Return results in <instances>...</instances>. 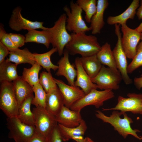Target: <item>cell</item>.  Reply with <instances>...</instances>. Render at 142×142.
I'll use <instances>...</instances> for the list:
<instances>
[{
	"mask_svg": "<svg viewBox=\"0 0 142 142\" xmlns=\"http://www.w3.org/2000/svg\"><path fill=\"white\" fill-rule=\"evenodd\" d=\"M9 54V58L6 59L18 65L28 63L32 65L36 62L34 54L32 53L27 48L23 49L18 48L13 51L10 52Z\"/></svg>",
	"mask_w": 142,
	"mask_h": 142,
	"instance_id": "cell-23",
	"label": "cell"
},
{
	"mask_svg": "<svg viewBox=\"0 0 142 142\" xmlns=\"http://www.w3.org/2000/svg\"><path fill=\"white\" fill-rule=\"evenodd\" d=\"M57 52V49L53 48L50 50L45 53H34L36 62L48 72H50L51 69L54 71L57 70L58 65L53 64L50 60L51 56Z\"/></svg>",
	"mask_w": 142,
	"mask_h": 142,
	"instance_id": "cell-29",
	"label": "cell"
},
{
	"mask_svg": "<svg viewBox=\"0 0 142 142\" xmlns=\"http://www.w3.org/2000/svg\"><path fill=\"white\" fill-rule=\"evenodd\" d=\"M141 41H142V33H141Z\"/></svg>",
	"mask_w": 142,
	"mask_h": 142,
	"instance_id": "cell-44",
	"label": "cell"
},
{
	"mask_svg": "<svg viewBox=\"0 0 142 142\" xmlns=\"http://www.w3.org/2000/svg\"><path fill=\"white\" fill-rule=\"evenodd\" d=\"M39 83L47 93L58 87L51 72L42 71L41 72L39 78Z\"/></svg>",
	"mask_w": 142,
	"mask_h": 142,
	"instance_id": "cell-33",
	"label": "cell"
},
{
	"mask_svg": "<svg viewBox=\"0 0 142 142\" xmlns=\"http://www.w3.org/2000/svg\"><path fill=\"white\" fill-rule=\"evenodd\" d=\"M58 126L62 137L65 141L72 139L76 142H85V138L84 136L87 126L83 119L79 125L75 127L67 128L58 124Z\"/></svg>",
	"mask_w": 142,
	"mask_h": 142,
	"instance_id": "cell-18",
	"label": "cell"
},
{
	"mask_svg": "<svg viewBox=\"0 0 142 142\" xmlns=\"http://www.w3.org/2000/svg\"><path fill=\"white\" fill-rule=\"evenodd\" d=\"M35 95L32 104L35 106H40L45 108L47 93L39 83L32 87Z\"/></svg>",
	"mask_w": 142,
	"mask_h": 142,
	"instance_id": "cell-32",
	"label": "cell"
},
{
	"mask_svg": "<svg viewBox=\"0 0 142 142\" xmlns=\"http://www.w3.org/2000/svg\"><path fill=\"white\" fill-rule=\"evenodd\" d=\"M76 3L85 12L86 21L90 22L92 18L95 13L97 9L96 0H77Z\"/></svg>",
	"mask_w": 142,
	"mask_h": 142,
	"instance_id": "cell-31",
	"label": "cell"
},
{
	"mask_svg": "<svg viewBox=\"0 0 142 142\" xmlns=\"http://www.w3.org/2000/svg\"><path fill=\"white\" fill-rule=\"evenodd\" d=\"M22 8L20 6L15 7L13 10L9 22V25L12 30L18 32L22 30L41 29L47 30L48 28L43 26L44 22L32 21L23 17L21 14Z\"/></svg>",
	"mask_w": 142,
	"mask_h": 142,
	"instance_id": "cell-13",
	"label": "cell"
},
{
	"mask_svg": "<svg viewBox=\"0 0 142 142\" xmlns=\"http://www.w3.org/2000/svg\"><path fill=\"white\" fill-rule=\"evenodd\" d=\"M136 14L139 20L142 19V0L140 1V5L137 9Z\"/></svg>",
	"mask_w": 142,
	"mask_h": 142,
	"instance_id": "cell-41",
	"label": "cell"
},
{
	"mask_svg": "<svg viewBox=\"0 0 142 142\" xmlns=\"http://www.w3.org/2000/svg\"><path fill=\"white\" fill-rule=\"evenodd\" d=\"M67 18L65 13L62 14L53 26L48 28L51 35V44L53 48L57 49L59 56L63 54L64 48L71 38V34L68 33L66 28Z\"/></svg>",
	"mask_w": 142,
	"mask_h": 142,
	"instance_id": "cell-4",
	"label": "cell"
},
{
	"mask_svg": "<svg viewBox=\"0 0 142 142\" xmlns=\"http://www.w3.org/2000/svg\"><path fill=\"white\" fill-rule=\"evenodd\" d=\"M14 92L19 107L27 99L33 95V88L21 76L13 82Z\"/></svg>",
	"mask_w": 142,
	"mask_h": 142,
	"instance_id": "cell-22",
	"label": "cell"
},
{
	"mask_svg": "<svg viewBox=\"0 0 142 142\" xmlns=\"http://www.w3.org/2000/svg\"><path fill=\"white\" fill-rule=\"evenodd\" d=\"M85 142H95L89 137H86L85 138Z\"/></svg>",
	"mask_w": 142,
	"mask_h": 142,
	"instance_id": "cell-43",
	"label": "cell"
},
{
	"mask_svg": "<svg viewBox=\"0 0 142 142\" xmlns=\"http://www.w3.org/2000/svg\"><path fill=\"white\" fill-rule=\"evenodd\" d=\"M96 117L102 120L103 122L110 124L124 139L129 135H131L136 138L141 140L137 134L140 131L138 129H133L131 124L133 123L132 119L129 117L126 113L113 110L112 114L109 116L105 115L99 110L96 111Z\"/></svg>",
	"mask_w": 142,
	"mask_h": 142,
	"instance_id": "cell-2",
	"label": "cell"
},
{
	"mask_svg": "<svg viewBox=\"0 0 142 142\" xmlns=\"http://www.w3.org/2000/svg\"><path fill=\"white\" fill-rule=\"evenodd\" d=\"M9 34L12 41L18 48L24 45L26 43L25 36L19 34L10 33Z\"/></svg>",
	"mask_w": 142,
	"mask_h": 142,
	"instance_id": "cell-36",
	"label": "cell"
},
{
	"mask_svg": "<svg viewBox=\"0 0 142 142\" xmlns=\"http://www.w3.org/2000/svg\"><path fill=\"white\" fill-rule=\"evenodd\" d=\"M142 67V41L138 44L135 56L130 63L128 65L127 72L131 74L140 67ZM142 76V74L141 75Z\"/></svg>",
	"mask_w": 142,
	"mask_h": 142,
	"instance_id": "cell-34",
	"label": "cell"
},
{
	"mask_svg": "<svg viewBox=\"0 0 142 142\" xmlns=\"http://www.w3.org/2000/svg\"><path fill=\"white\" fill-rule=\"evenodd\" d=\"M114 97L112 90H105L99 91L97 89L91 90L74 104L70 109L72 110L80 111L84 107L93 105L98 108L102 106L104 102Z\"/></svg>",
	"mask_w": 142,
	"mask_h": 142,
	"instance_id": "cell-8",
	"label": "cell"
},
{
	"mask_svg": "<svg viewBox=\"0 0 142 142\" xmlns=\"http://www.w3.org/2000/svg\"><path fill=\"white\" fill-rule=\"evenodd\" d=\"M58 123L65 127L73 128L79 125L83 119L80 111L71 110L64 105L55 116Z\"/></svg>",
	"mask_w": 142,
	"mask_h": 142,
	"instance_id": "cell-16",
	"label": "cell"
},
{
	"mask_svg": "<svg viewBox=\"0 0 142 142\" xmlns=\"http://www.w3.org/2000/svg\"><path fill=\"white\" fill-rule=\"evenodd\" d=\"M97 55L102 64L107 65L109 68L115 71H119L110 45L108 42H106L102 46L101 50Z\"/></svg>",
	"mask_w": 142,
	"mask_h": 142,
	"instance_id": "cell-28",
	"label": "cell"
},
{
	"mask_svg": "<svg viewBox=\"0 0 142 142\" xmlns=\"http://www.w3.org/2000/svg\"><path fill=\"white\" fill-rule=\"evenodd\" d=\"M74 65L77 70V79L75 81V86L80 88L85 94L93 89H98L97 86L93 82L91 78L83 68L79 57H77L75 59Z\"/></svg>",
	"mask_w": 142,
	"mask_h": 142,
	"instance_id": "cell-17",
	"label": "cell"
},
{
	"mask_svg": "<svg viewBox=\"0 0 142 142\" xmlns=\"http://www.w3.org/2000/svg\"><path fill=\"white\" fill-rule=\"evenodd\" d=\"M115 32L117 36V40L113 51L117 68L121 75L122 79L126 85L131 84L132 81L127 72L128 67L127 56L122 46L121 40V33L120 25H115Z\"/></svg>",
	"mask_w": 142,
	"mask_h": 142,
	"instance_id": "cell-10",
	"label": "cell"
},
{
	"mask_svg": "<svg viewBox=\"0 0 142 142\" xmlns=\"http://www.w3.org/2000/svg\"><path fill=\"white\" fill-rule=\"evenodd\" d=\"M0 89V109L7 117L17 116L19 106L13 82H1Z\"/></svg>",
	"mask_w": 142,
	"mask_h": 142,
	"instance_id": "cell-3",
	"label": "cell"
},
{
	"mask_svg": "<svg viewBox=\"0 0 142 142\" xmlns=\"http://www.w3.org/2000/svg\"><path fill=\"white\" fill-rule=\"evenodd\" d=\"M54 79L63 97L64 105L67 108H70L85 95L78 87L67 85L61 80Z\"/></svg>",
	"mask_w": 142,
	"mask_h": 142,
	"instance_id": "cell-14",
	"label": "cell"
},
{
	"mask_svg": "<svg viewBox=\"0 0 142 142\" xmlns=\"http://www.w3.org/2000/svg\"><path fill=\"white\" fill-rule=\"evenodd\" d=\"M28 142H48V139L36 133Z\"/></svg>",
	"mask_w": 142,
	"mask_h": 142,
	"instance_id": "cell-39",
	"label": "cell"
},
{
	"mask_svg": "<svg viewBox=\"0 0 142 142\" xmlns=\"http://www.w3.org/2000/svg\"><path fill=\"white\" fill-rule=\"evenodd\" d=\"M134 83L136 87L140 90L142 88V77L135 78L134 79Z\"/></svg>",
	"mask_w": 142,
	"mask_h": 142,
	"instance_id": "cell-40",
	"label": "cell"
},
{
	"mask_svg": "<svg viewBox=\"0 0 142 142\" xmlns=\"http://www.w3.org/2000/svg\"><path fill=\"white\" fill-rule=\"evenodd\" d=\"M6 125L9 130L8 137L15 142H28L36 133L35 126L22 122L17 116L7 117Z\"/></svg>",
	"mask_w": 142,
	"mask_h": 142,
	"instance_id": "cell-5",
	"label": "cell"
},
{
	"mask_svg": "<svg viewBox=\"0 0 142 142\" xmlns=\"http://www.w3.org/2000/svg\"><path fill=\"white\" fill-rule=\"evenodd\" d=\"M121 26L122 46L127 58L132 59L136 55L137 47L141 40V33L135 29L130 28L126 24Z\"/></svg>",
	"mask_w": 142,
	"mask_h": 142,
	"instance_id": "cell-12",
	"label": "cell"
},
{
	"mask_svg": "<svg viewBox=\"0 0 142 142\" xmlns=\"http://www.w3.org/2000/svg\"><path fill=\"white\" fill-rule=\"evenodd\" d=\"M18 65L7 59L0 64V81L12 82L19 77L17 73Z\"/></svg>",
	"mask_w": 142,
	"mask_h": 142,
	"instance_id": "cell-27",
	"label": "cell"
},
{
	"mask_svg": "<svg viewBox=\"0 0 142 142\" xmlns=\"http://www.w3.org/2000/svg\"><path fill=\"white\" fill-rule=\"evenodd\" d=\"M25 43L35 42L44 44L48 48L52 40L50 33L48 29L38 31L36 29L28 31L25 35Z\"/></svg>",
	"mask_w": 142,
	"mask_h": 142,
	"instance_id": "cell-25",
	"label": "cell"
},
{
	"mask_svg": "<svg viewBox=\"0 0 142 142\" xmlns=\"http://www.w3.org/2000/svg\"><path fill=\"white\" fill-rule=\"evenodd\" d=\"M135 29L139 32L140 33H142V22Z\"/></svg>",
	"mask_w": 142,
	"mask_h": 142,
	"instance_id": "cell-42",
	"label": "cell"
},
{
	"mask_svg": "<svg viewBox=\"0 0 142 142\" xmlns=\"http://www.w3.org/2000/svg\"><path fill=\"white\" fill-rule=\"evenodd\" d=\"M48 142H67L62 137L58 125L53 129L48 139Z\"/></svg>",
	"mask_w": 142,
	"mask_h": 142,
	"instance_id": "cell-37",
	"label": "cell"
},
{
	"mask_svg": "<svg viewBox=\"0 0 142 142\" xmlns=\"http://www.w3.org/2000/svg\"><path fill=\"white\" fill-rule=\"evenodd\" d=\"M140 137L141 139V140H142V136H140Z\"/></svg>",
	"mask_w": 142,
	"mask_h": 142,
	"instance_id": "cell-45",
	"label": "cell"
},
{
	"mask_svg": "<svg viewBox=\"0 0 142 142\" xmlns=\"http://www.w3.org/2000/svg\"><path fill=\"white\" fill-rule=\"evenodd\" d=\"M128 98L119 96L118 103L114 108L105 109L103 110H120L123 113L131 112L134 114L142 115V93H129Z\"/></svg>",
	"mask_w": 142,
	"mask_h": 142,
	"instance_id": "cell-11",
	"label": "cell"
},
{
	"mask_svg": "<svg viewBox=\"0 0 142 142\" xmlns=\"http://www.w3.org/2000/svg\"><path fill=\"white\" fill-rule=\"evenodd\" d=\"M42 67L36 62L30 68H24L21 77L23 79L32 87L39 83L38 74Z\"/></svg>",
	"mask_w": 142,
	"mask_h": 142,
	"instance_id": "cell-30",
	"label": "cell"
},
{
	"mask_svg": "<svg viewBox=\"0 0 142 142\" xmlns=\"http://www.w3.org/2000/svg\"><path fill=\"white\" fill-rule=\"evenodd\" d=\"M71 35V39L65 47L70 54L89 56L97 55L101 49L102 46L94 35H87L85 32L72 33Z\"/></svg>",
	"mask_w": 142,
	"mask_h": 142,
	"instance_id": "cell-1",
	"label": "cell"
},
{
	"mask_svg": "<svg viewBox=\"0 0 142 142\" xmlns=\"http://www.w3.org/2000/svg\"><path fill=\"white\" fill-rule=\"evenodd\" d=\"M108 0H98L97 9L95 13L93 15L90 21L92 33L95 35L100 33L101 31L105 25L104 14L109 5Z\"/></svg>",
	"mask_w": 142,
	"mask_h": 142,
	"instance_id": "cell-19",
	"label": "cell"
},
{
	"mask_svg": "<svg viewBox=\"0 0 142 142\" xmlns=\"http://www.w3.org/2000/svg\"><path fill=\"white\" fill-rule=\"evenodd\" d=\"M79 59L83 68L91 79L95 77L102 66L97 55L81 57Z\"/></svg>",
	"mask_w": 142,
	"mask_h": 142,
	"instance_id": "cell-26",
	"label": "cell"
},
{
	"mask_svg": "<svg viewBox=\"0 0 142 142\" xmlns=\"http://www.w3.org/2000/svg\"><path fill=\"white\" fill-rule=\"evenodd\" d=\"M64 105L63 99L58 87L47 93L45 109L56 116Z\"/></svg>",
	"mask_w": 142,
	"mask_h": 142,
	"instance_id": "cell-20",
	"label": "cell"
},
{
	"mask_svg": "<svg viewBox=\"0 0 142 142\" xmlns=\"http://www.w3.org/2000/svg\"><path fill=\"white\" fill-rule=\"evenodd\" d=\"M32 95L25 100L19 107L17 116L23 123L27 125L35 126V119L33 113L31 110Z\"/></svg>",
	"mask_w": 142,
	"mask_h": 142,
	"instance_id": "cell-24",
	"label": "cell"
},
{
	"mask_svg": "<svg viewBox=\"0 0 142 142\" xmlns=\"http://www.w3.org/2000/svg\"><path fill=\"white\" fill-rule=\"evenodd\" d=\"M0 42L9 51H13L18 48L11 40L9 33H7L2 25L0 26Z\"/></svg>",
	"mask_w": 142,
	"mask_h": 142,
	"instance_id": "cell-35",
	"label": "cell"
},
{
	"mask_svg": "<svg viewBox=\"0 0 142 142\" xmlns=\"http://www.w3.org/2000/svg\"><path fill=\"white\" fill-rule=\"evenodd\" d=\"M140 0H133L127 9L120 14L115 16H109L106 20L109 25L119 24L122 25L126 24L129 19H133L136 14V10L140 5Z\"/></svg>",
	"mask_w": 142,
	"mask_h": 142,
	"instance_id": "cell-21",
	"label": "cell"
},
{
	"mask_svg": "<svg viewBox=\"0 0 142 142\" xmlns=\"http://www.w3.org/2000/svg\"><path fill=\"white\" fill-rule=\"evenodd\" d=\"M122 78L119 71H116L102 66L98 75L91 79L94 83L101 90H116L119 87Z\"/></svg>",
	"mask_w": 142,
	"mask_h": 142,
	"instance_id": "cell-9",
	"label": "cell"
},
{
	"mask_svg": "<svg viewBox=\"0 0 142 142\" xmlns=\"http://www.w3.org/2000/svg\"><path fill=\"white\" fill-rule=\"evenodd\" d=\"M32 111L34 116L36 133L48 139L53 129L58 125L55 116L45 108L40 106L33 108Z\"/></svg>",
	"mask_w": 142,
	"mask_h": 142,
	"instance_id": "cell-7",
	"label": "cell"
},
{
	"mask_svg": "<svg viewBox=\"0 0 142 142\" xmlns=\"http://www.w3.org/2000/svg\"><path fill=\"white\" fill-rule=\"evenodd\" d=\"M70 8L65 6L63 10L67 16L66 28L67 31L73 33H78L91 30L83 20L82 14L83 10L73 1L70 3Z\"/></svg>",
	"mask_w": 142,
	"mask_h": 142,
	"instance_id": "cell-6",
	"label": "cell"
},
{
	"mask_svg": "<svg viewBox=\"0 0 142 142\" xmlns=\"http://www.w3.org/2000/svg\"><path fill=\"white\" fill-rule=\"evenodd\" d=\"M69 53L65 49L64 50L63 56L58 61V68L56 74L58 76H64L69 84L75 86L74 80L77 75V70L75 65L71 64L69 59Z\"/></svg>",
	"mask_w": 142,
	"mask_h": 142,
	"instance_id": "cell-15",
	"label": "cell"
},
{
	"mask_svg": "<svg viewBox=\"0 0 142 142\" xmlns=\"http://www.w3.org/2000/svg\"><path fill=\"white\" fill-rule=\"evenodd\" d=\"M9 53L8 49L0 42V64L5 60Z\"/></svg>",
	"mask_w": 142,
	"mask_h": 142,
	"instance_id": "cell-38",
	"label": "cell"
}]
</instances>
